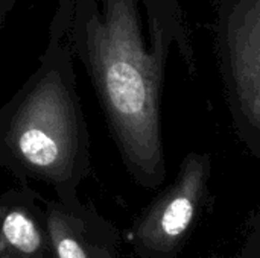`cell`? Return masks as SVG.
<instances>
[{
    "mask_svg": "<svg viewBox=\"0 0 260 258\" xmlns=\"http://www.w3.org/2000/svg\"><path fill=\"white\" fill-rule=\"evenodd\" d=\"M50 32L85 67L111 135L131 175L161 181L160 90L166 46L155 21L146 36L139 0H61Z\"/></svg>",
    "mask_w": 260,
    "mask_h": 258,
    "instance_id": "1",
    "label": "cell"
},
{
    "mask_svg": "<svg viewBox=\"0 0 260 258\" xmlns=\"http://www.w3.org/2000/svg\"><path fill=\"white\" fill-rule=\"evenodd\" d=\"M90 135L78 94L75 56L50 32L37 68L0 108V167L21 186L50 187L64 204L79 201L90 172Z\"/></svg>",
    "mask_w": 260,
    "mask_h": 258,
    "instance_id": "2",
    "label": "cell"
},
{
    "mask_svg": "<svg viewBox=\"0 0 260 258\" xmlns=\"http://www.w3.org/2000/svg\"><path fill=\"white\" fill-rule=\"evenodd\" d=\"M207 172V157H186L175 182L145 210L129 231L128 240L140 255L168 257L180 246L200 208Z\"/></svg>",
    "mask_w": 260,
    "mask_h": 258,
    "instance_id": "3",
    "label": "cell"
},
{
    "mask_svg": "<svg viewBox=\"0 0 260 258\" xmlns=\"http://www.w3.org/2000/svg\"><path fill=\"white\" fill-rule=\"evenodd\" d=\"M53 258H117L119 234L93 205L44 201Z\"/></svg>",
    "mask_w": 260,
    "mask_h": 258,
    "instance_id": "4",
    "label": "cell"
},
{
    "mask_svg": "<svg viewBox=\"0 0 260 258\" xmlns=\"http://www.w3.org/2000/svg\"><path fill=\"white\" fill-rule=\"evenodd\" d=\"M0 258H53L44 201L29 186L0 195Z\"/></svg>",
    "mask_w": 260,
    "mask_h": 258,
    "instance_id": "5",
    "label": "cell"
},
{
    "mask_svg": "<svg viewBox=\"0 0 260 258\" xmlns=\"http://www.w3.org/2000/svg\"><path fill=\"white\" fill-rule=\"evenodd\" d=\"M230 67L241 102L260 132V0H239L227 26Z\"/></svg>",
    "mask_w": 260,
    "mask_h": 258,
    "instance_id": "6",
    "label": "cell"
},
{
    "mask_svg": "<svg viewBox=\"0 0 260 258\" xmlns=\"http://www.w3.org/2000/svg\"><path fill=\"white\" fill-rule=\"evenodd\" d=\"M18 0H0V29L8 17V14L11 12V9L15 6Z\"/></svg>",
    "mask_w": 260,
    "mask_h": 258,
    "instance_id": "7",
    "label": "cell"
}]
</instances>
